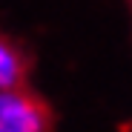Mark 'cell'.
<instances>
[{"label": "cell", "instance_id": "cell-1", "mask_svg": "<svg viewBox=\"0 0 132 132\" xmlns=\"http://www.w3.org/2000/svg\"><path fill=\"white\" fill-rule=\"evenodd\" d=\"M0 126L3 132H49V109L26 89L0 92Z\"/></svg>", "mask_w": 132, "mask_h": 132}, {"label": "cell", "instance_id": "cell-2", "mask_svg": "<svg viewBox=\"0 0 132 132\" xmlns=\"http://www.w3.org/2000/svg\"><path fill=\"white\" fill-rule=\"evenodd\" d=\"M23 75H26V63L20 57V52L6 37H0V92L20 89Z\"/></svg>", "mask_w": 132, "mask_h": 132}, {"label": "cell", "instance_id": "cell-3", "mask_svg": "<svg viewBox=\"0 0 132 132\" xmlns=\"http://www.w3.org/2000/svg\"><path fill=\"white\" fill-rule=\"evenodd\" d=\"M0 132H3V126H0Z\"/></svg>", "mask_w": 132, "mask_h": 132}]
</instances>
